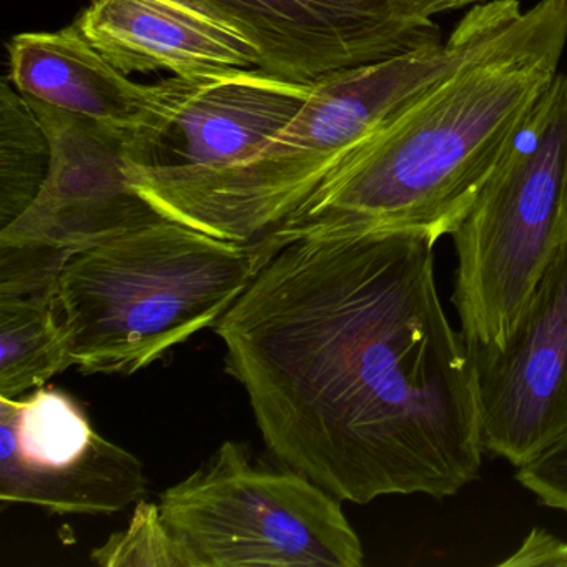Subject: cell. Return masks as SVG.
Instances as JSON below:
<instances>
[{
    "label": "cell",
    "mask_w": 567,
    "mask_h": 567,
    "mask_svg": "<svg viewBox=\"0 0 567 567\" xmlns=\"http://www.w3.org/2000/svg\"><path fill=\"white\" fill-rule=\"evenodd\" d=\"M215 323L268 451L341 501L444 499L480 477L474 364L434 280L437 238L287 230Z\"/></svg>",
    "instance_id": "cell-1"
},
{
    "label": "cell",
    "mask_w": 567,
    "mask_h": 567,
    "mask_svg": "<svg viewBox=\"0 0 567 567\" xmlns=\"http://www.w3.org/2000/svg\"><path fill=\"white\" fill-rule=\"evenodd\" d=\"M566 45L567 0H537L344 158L280 228L453 234Z\"/></svg>",
    "instance_id": "cell-2"
},
{
    "label": "cell",
    "mask_w": 567,
    "mask_h": 567,
    "mask_svg": "<svg viewBox=\"0 0 567 567\" xmlns=\"http://www.w3.org/2000/svg\"><path fill=\"white\" fill-rule=\"evenodd\" d=\"M519 0L471 6L446 39L315 82L290 124L224 171L131 164L135 188L168 220L251 244L277 231L357 148L416 104L471 52L519 18Z\"/></svg>",
    "instance_id": "cell-3"
},
{
    "label": "cell",
    "mask_w": 567,
    "mask_h": 567,
    "mask_svg": "<svg viewBox=\"0 0 567 567\" xmlns=\"http://www.w3.org/2000/svg\"><path fill=\"white\" fill-rule=\"evenodd\" d=\"M290 241L220 240L162 218L69 255L59 305L75 367L134 374L214 328L255 275Z\"/></svg>",
    "instance_id": "cell-4"
},
{
    "label": "cell",
    "mask_w": 567,
    "mask_h": 567,
    "mask_svg": "<svg viewBox=\"0 0 567 567\" xmlns=\"http://www.w3.org/2000/svg\"><path fill=\"white\" fill-rule=\"evenodd\" d=\"M451 237L461 333L470 350L501 344L567 241V74L520 122Z\"/></svg>",
    "instance_id": "cell-5"
},
{
    "label": "cell",
    "mask_w": 567,
    "mask_h": 567,
    "mask_svg": "<svg viewBox=\"0 0 567 567\" xmlns=\"http://www.w3.org/2000/svg\"><path fill=\"white\" fill-rule=\"evenodd\" d=\"M162 517L197 567H360L364 553L341 499L290 467L225 441L164 491Z\"/></svg>",
    "instance_id": "cell-6"
},
{
    "label": "cell",
    "mask_w": 567,
    "mask_h": 567,
    "mask_svg": "<svg viewBox=\"0 0 567 567\" xmlns=\"http://www.w3.org/2000/svg\"><path fill=\"white\" fill-rule=\"evenodd\" d=\"M135 454L97 433L58 388L0 398V501L58 514H112L144 499Z\"/></svg>",
    "instance_id": "cell-7"
},
{
    "label": "cell",
    "mask_w": 567,
    "mask_h": 567,
    "mask_svg": "<svg viewBox=\"0 0 567 567\" xmlns=\"http://www.w3.org/2000/svg\"><path fill=\"white\" fill-rule=\"evenodd\" d=\"M25 99L51 142V167L24 214L0 228V245L74 254L165 218L128 174L134 162L154 161L151 142Z\"/></svg>",
    "instance_id": "cell-8"
},
{
    "label": "cell",
    "mask_w": 567,
    "mask_h": 567,
    "mask_svg": "<svg viewBox=\"0 0 567 567\" xmlns=\"http://www.w3.org/2000/svg\"><path fill=\"white\" fill-rule=\"evenodd\" d=\"M240 35L258 69L315 84L443 41L414 0H184Z\"/></svg>",
    "instance_id": "cell-9"
},
{
    "label": "cell",
    "mask_w": 567,
    "mask_h": 567,
    "mask_svg": "<svg viewBox=\"0 0 567 567\" xmlns=\"http://www.w3.org/2000/svg\"><path fill=\"white\" fill-rule=\"evenodd\" d=\"M484 451L520 467L567 434V241L501 344L473 348Z\"/></svg>",
    "instance_id": "cell-10"
},
{
    "label": "cell",
    "mask_w": 567,
    "mask_h": 567,
    "mask_svg": "<svg viewBox=\"0 0 567 567\" xmlns=\"http://www.w3.org/2000/svg\"><path fill=\"white\" fill-rule=\"evenodd\" d=\"M8 49L9 79L22 95L144 138L154 145V161L158 157L171 121L167 81L155 85L131 81L75 24L58 32L16 35Z\"/></svg>",
    "instance_id": "cell-11"
},
{
    "label": "cell",
    "mask_w": 567,
    "mask_h": 567,
    "mask_svg": "<svg viewBox=\"0 0 567 567\" xmlns=\"http://www.w3.org/2000/svg\"><path fill=\"white\" fill-rule=\"evenodd\" d=\"M167 84L171 121L165 138L174 135L181 148L161 165L181 172L224 171L247 161L290 124L313 91V84L257 68L174 75Z\"/></svg>",
    "instance_id": "cell-12"
},
{
    "label": "cell",
    "mask_w": 567,
    "mask_h": 567,
    "mask_svg": "<svg viewBox=\"0 0 567 567\" xmlns=\"http://www.w3.org/2000/svg\"><path fill=\"white\" fill-rule=\"evenodd\" d=\"M74 24L127 75L258 69L257 52L240 35L184 0H91Z\"/></svg>",
    "instance_id": "cell-13"
},
{
    "label": "cell",
    "mask_w": 567,
    "mask_h": 567,
    "mask_svg": "<svg viewBox=\"0 0 567 567\" xmlns=\"http://www.w3.org/2000/svg\"><path fill=\"white\" fill-rule=\"evenodd\" d=\"M69 251L0 245V398H21L75 367L59 305Z\"/></svg>",
    "instance_id": "cell-14"
},
{
    "label": "cell",
    "mask_w": 567,
    "mask_h": 567,
    "mask_svg": "<svg viewBox=\"0 0 567 567\" xmlns=\"http://www.w3.org/2000/svg\"><path fill=\"white\" fill-rule=\"evenodd\" d=\"M51 167V142L28 99L9 81L0 89V228L34 202Z\"/></svg>",
    "instance_id": "cell-15"
},
{
    "label": "cell",
    "mask_w": 567,
    "mask_h": 567,
    "mask_svg": "<svg viewBox=\"0 0 567 567\" xmlns=\"http://www.w3.org/2000/svg\"><path fill=\"white\" fill-rule=\"evenodd\" d=\"M92 560L104 567H197L192 554L175 539L158 503L141 499L127 529L114 534L92 550Z\"/></svg>",
    "instance_id": "cell-16"
},
{
    "label": "cell",
    "mask_w": 567,
    "mask_h": 567,
    "mask_svg": "<svg viewBox=\"0 0 567 567\" xmlns=\"http://www.w3.org/2000/svg\"><path fill=\"white\" fill-rule=\"evenodd\" d=\"M516 480L543 506L567 513V434L549 450L517 467Z\"/></svg>",
    "instance_id": "cell-17"
},
{
    "label": "cell",
    "mask_w": 567,
    "mask_h": 567,
    "mask_svg": "<svg viewBox=\"0 0 567 567\" xmlns=\"http://www.w3.org/2000/svg\"><path fill=\"white\" fill-rule=\"evenodd\" d=\"M486 2V0H414V4L424 12V14L434 18L443 12H453L457 9L471 8V6Z\"/></svg>",
    "instance_id": "cell-18"
}]
</instances>
